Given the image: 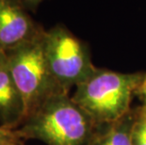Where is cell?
Listing matches in <instances>:
<instances>
[{
	"mask_svg": "<svg viewBox=\"0 0 146 145\" xmlns=\"http://www.w3.org/2000/svg\"><path fill=\"white\" fill-rule=\"evenodd\" d=\"M97 128L69 93L58 92L12 130L17 138H37L47 145H90Z\"/></svg>",
	"mask_w": 146,
	"mask_h": 145,
	"instance_id": "6da1fadb",
	"label": "cell"
},
{
	"mask_svg": "<svg viewBox=\"0 0 146 145\" xmlns=\"http://www.w3.org/2000/svg\"><path fill=\"white\" fill-rule=\"evenodd\" d=\"M145 75V72L125 73L96 68L85 81L76 86L72 99L97 126L108 124L132 109V100Z\"/></svg>",
	"mask_w": 146,
	"mask_h": 145,
	"instance_id": "7a4b0ae2",
	"label": "cell"
},
{
	"mask_svg": "<svg viewBox=\"0 0 146 145\" xmlns=\"http://www.w3.org/2000/svg\"><path fill=\"white\" fill-rule=\"evenodd\" d=\"M44 32L43 29L33 39L5 51L12 78L23 100V121L53 94L65 92L49 71L43 47Z\"/></svg>",
	"mask_w": 146,
	"mask_h": 145,
	"instance_id": "3957f363",
	"label": "cell"
},
{
	"mask_svg": "<svg viewBox=\"0 0 146 145\" xmlns=\"http://www.w3.org/2000/svg\"><path fill=\"white\" fill-rule=\"evenodd\" d=\"M43 47L49 71L58 86L68 92L96 70L89 46L61 24L45 30Z\"/></svg>",
	"mask_w": 146,
	"mask_h": 145,
	"instance_id": "277c9868",
	"label": "cell"
},
{
	"mask_svg": "<svg viewBox=\"0 0 146 145\" xmlns=\"http://www.w3.org/2000/svg\"><path fill=\"white\" fill-rule=\"evenodd\" d=\"M43 30L19 0H0V50L7 51L33 39Z\"/></svg>",
	"mask_w": 146,
	"mask_h": 145,
	"instance_id": "5b68a950",
	"label": "cell"
},
{
	"mask_svg": "<svg viewBox=\"0 0 146 145\" xmlns=\"http://www.w3.org/2000/svg\"><path fill=\"white\" fill-rule=\"evenodd\" d=\"M24 119V104L12 78L5 51L0 50V122L15 129Z\"/></svg>",
	"mask_w": 146,
	"mask_h": 145,
	"instance_id": "8992f818",
	"label": "cell"
},
{
	"mask_svg": "<svg viewBox=\"0 0 146 145\" xmlns=\"http://www.w3.org/2000/svg\"><path fill=\"white\" fill-rule=\"evenodd\" d=\"M137 109H131L118 121L98 126L90 145H132V129Z\"/></svg>",
	"mask_w": 146,
	"mask_h": 145,
	"instance_id": "52a82bcc",
	"label": "cell"
},
{
	"mask_svg": "<svg viewBox=\"0 0 146 145\" xmlns=\"http://www.w3.org/2000/svg\"><path fill=\"white\" fill-rule=\"evenodd\" d=\"M132 145H146V109H137V115L132 129Z\"/></svg>",
	"mask_w": 146,
	"mask_h": 145,
	"instance_id": "ba28073f",
	"label": "cell"
},
{
	"mask_svg": "<svg viewBox=\"0 0 146 145\" xmlns=\"http://www.w3.org/2000/svg\"><path fill=\"white\" fill-rule=\"evenodd\" d=\"M17 140L16 136L12 129L0 126V145H7L11 141H15Z\"/></svg>",
	"mask_w": 146,
	"mask_h": 145,
	"instance_id": "9c48e42d",
	"label": "cell"
},
{
	"mask_svg": "<svg viewBox=\"0 0 146 145\" xmlns=\"http://www.w3.org/2000/svg\"><path fill=\"white\" fill-rule=\"evenodd\" d=\"M137 96H139L141 98V100L142 102V107L146 109V75L145 78L142 81L141 87L139 88L138 91H137Z\"/></svg>",
	"mask_w": 146,
	"mask_h": 145,
	"instance_id": "30bf717a",
	"label": "cell"
},
{
	"mask_svg": "<svg viewBox=\"0 0 146 145\" xmlns=\"http://www.w3.org/2000/svg\"><path fill=\"white\" fill-rule=\"evenodd\" d=\"M19 1L23 4V6L27 10L34 11L36 10L37 7L41 4L43 0H19Z\"/></svg>",
	"mask_w": 146,
	"mask_h": 145,
	"instance_id": "8fae6325",
	"label": "cell"
},
{
	"mask_svg": "<svg viewBox=\"0 0 146 145\" xmlns=\"http://www.w3.org/2000/svg\"><path fill=\"white\" fill-rule=\"evenodd\" d=\"M7 145H16V143H15V141H11V142L8 143Z\"/></svg>",
	"mask_w": 146,
	"mask_h": 145,
	"instance_id": "7c38bea8",
	"label": "cell"
}]
</instances>
